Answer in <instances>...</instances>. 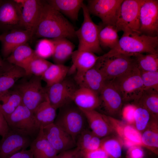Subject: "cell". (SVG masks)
Listing matches in <instances>:
<instances>
[{
  "mask_svg": "<svg viewBox=\"0 0 158 158\" xmlns=\"http://www.w3.org/2000/svg\"><path fill=\"white\" fill-rule=\"evenodd\" d=\"M75 31L63 15L46 1L43 2L35 35L39 37L51 39L65 38L72 40L76 37Z\"/></svg>",
  "mask_w": 158,
  "mask_h": 158,
  "instance_id": "cell-1",
  "label": "cell"
},
{
  "mask_svg": "<svg viewBox=\"0 0 158 158\" xmlns=\"http://www.w3.org/2000/svg\"><path fill=\"white\" fill-rule=\"evenodd\" d=\"M158 47L157 36L142 34L123 35L117 45L105 54L108 56L123 54L131 56L143 53L158 54Z\"/></svg>",
  "mask_w": 158,
  "mask_h": 158,
  "instance_id": "cell-2",
  "label": "cell"
},
{
  "mask_svg": "<svg viewBox=\"0 0 158 158\" xmlns=\"http://www.w3.org/2000/svg\"><path fill=\"white\" fill-rule=\"evenodd\" d=\"M136 66L133 56L123 54L108 56L105 54L99 56L94 66L107 82L123 75Z\"/></svg>",
  "mask_w": 158,
  "mask_h": 158,
  "instance_id": "cell-3",
  "label": "cell"
},
{
  "mask_svg": "<svg viewBox=\"0 0 158 158\" xmlns=\"http://www.w3.org/2000/svg\"><path fill=\"white\" fill-rule=\"evenodd\" d=\"M145 0H123L121 5L115 28L123 35L142 34L140 31V11Z\"/></svg>",
  "mask_w": 158,
  "mask_h": 158,
  "instance_id": "cell-4",
  "label": "cell"
},
{
  "mask_svg": "<svg viewBox=\"0 0 158 158\" xmlns=\"http://www.w3.org/2000/svg\"><path fill=\"white\" fill-rule=\"evenodd\" d=\"M70 102L60 108L54 123L71 135L76 141L85 128L87 120L83 111Z\"/></svg>",
  "mask_w": 158,
  "mask_h": 158,
  "instance_id": "cell-5",
  "label": "cell"
},
{
  "mask_svg": "<svg viewBox=\"0 0 158 158\" xmlns=\"http://www.w3.org/2000/svg\"><path fill=\"white\" fill-rule=\"evenodd\" d=\"M82 8L83 21L80 28L75 31L79 42L78 49L94 54L100 53L102 49L98 38L99 26L92 21L87 6L84 3Z\"/></svg>",
  "mask_w": 158,
  "mask_h": 158,
  "instance_id": "cell-6",
  "label": "cell"
},
{
  "mask_svg": "<svg viewBox=\"0 0 158 158\" xmlns=\"http://www.w3.org/2000/svg\"><path fill=\"white\" fill-rule=\"evenodd\" d=\"M9 129L34 139L38 134L40 126L33 112L22 103L11 114L4 117Z\"/></svg>",
  "mask_w": 158,
  "mask_h": 158,
  "instance_id": "cell-7",
  "label": "cell"
},
{
  "mask_svg": "<svg viewBox=\"0 0 158 158\" xmlns=\"http://www.w3.org/2000/svg\"><path fill=\"white\" fill-rule=\"evenodd\" d=\"M111 81L121 94L123 102L136 101L144 90L140 71L136 65Z\"/></svg>",
  "mask_w": 158,
  "mask_h": 158,
  "instance_id": "cell-8",
  "label": "cell"
},
{
  "mask_svg": "<svg viewBox=\"0 0 158 158\" xmlns=\"http://www.w3.org/2000/svg\"><path fill=\"white\" fill-rule=\"evenodd\" d=\"M41 77L35 76L29 81L17 85L15 89L21 96L22 103L33 112L47 99L46 88Z\"/></svg>",
  "mask_w": 158,
  "mask_h": 158,
  "instance_id": "cell-9",
  "label": "cell"
},
{
  "mask_svg": "<svg viewBox=\"0 0 158 158\" xmlns=\"http://www.w3.org/2000/svg\"><path fill=\"white\" fill-rule=\"evenodd\" d=\"M123 0H89L86 5L90 14L99 18L103 25L115 26Z\"/></svg>",
  "mask_w": 158,
  "mask_h": 158,
  "instance_id": "cell-10",
  "label": "cell"
},
{
  "mask_svg": "<svg viewBox=\"0 0 158 158\" xmlns=\"http://www.w3.org/2000/svg\"><path fill=\"white\" fill-rule=\"evenodd\" d=\"M78 88L73 79L66 78L45 88L47 98L50 104L57 109L72 102L73 96Z\"/></svg>",
  "mask_w": 158,
  "mask_h": 158,
  "instance_id": "cell-11",
  "label": "cell"
},
{
  "mask_svg": "<svg viewBox=\"0 0 158 158\" xmlns=\"http://www.w3.org/2000/svg\"><path fill=\"white\" fill-rule=\"evenodd\" d=\"M141 34L155 37L158 32V1L145 0L140 11Z\"/></svg>",
  "mask_w": 158,
  "mask_h": 158,
  "instance_id": "cell-12",
  "label": "cell"
},
{
  "mask_svg": "<svg viewBox=\"0 0 158 158\" xmlns=\"http://www.w3.org/2000/svg\"><path fill=\"white\" fill-rule=\"evenodd\" d=\"M2 138L0 140V158H8L21 150L26 149L34 139L10 129Z\"/></svg>",
  "mask_w": 158,
  "mask_h": 158,
  "instance_id": "cell-13",
  "label": "cell"
},
{
  "mask_svg": "<svg viewBox=\"0 0 158 158\" xmlns=\"http://www.w3.org/2000/svg\"><path fill=\"white\" fill-rule=\"evenodd\" d=\"M104 116L113 131L117 133L126 146L128 148L134 145L143 147L141 133L134 126L104 114Z\"/></svg>",
  "mask_w": 158,
  "mask_h": 158,
  "instance_id": "cell-14",
  "label": "cell"
},
{
  "mask_svg": "<svg viewBox=\"0 0 158 158\" xmlns=\"http://www.w3.org/2000/svg\"><path fill=\"white\" fill-rule=\"evenodd\" d=\"M41 127L44 136L58 153L76 147L75 139L54 123Z\"/></svg>",
  "mask_w": 158,
  "mask_h": 158,
  "instance_id": "cell-15",
  "label": "cell"
},
{
  "mask_svg": "<svg viewBox=\"0 0 158 158\" xmlns=\"http://www.w3.org/2000/svg\"><path fill=\"white\" fill-rule=\"evenodd\" d=\"M43 2L38 0H24L20 6L21 26L29 32L32 37L35 35Z\"/></svg>",
  "mask_w": 158,
  "mask_h": 158,
  "instance_id": "cell-16",
  "label": "cell"
},
{
  "mask_svg": "<svg viewBox=\"0 0 158 158\" xmlns=\"http://www.w3.org/2000/svg\"><path fill=\"white\" fill-rule=\"evenodd\" d=\"M99 96L101 105L102 104L104 109L109 115H115L121 111L123 99L111 81L106 83Z\"/></svg>",
  "mask_w": 158,
  "mask_h": 158,
  "instance_id": "cell-17",
  "label": "cell"
},
{
  "mask_svg": "<svg viewBox=\"0 0 158 158\" xmlns=\"http://www.w3.org/2000/svg\"><path fill=\"white\" fill-rule=\"evenodd\" d=\"M73 80L79 87L90 89L99 95L107 82L94 66L85 71L76 73Z\"/></svg>",
  "mask_w": 158,
  "mask_h": 158,
  "instance_id": "cell-18",
  "label": "cell"
},
{
  "mask_svg": "<svg viewBox=\"0 0 158 158\" xmlns=\"http://www.w3.org/2000/svg\"><path fill=\"white\" fill-rule=\"evenodd\" d=\"M32 37L26 30H14L0 36L3 55L7 57L16 48L27 42Z\"/></svg>",
  "mask_w": 158,
  "mask_h": 158,
  "instance_id": "cell-19",
  "label": "cell"
},
{
  "mask_svg": "<svg viewBox=\"0 0 158 158\" xmlns=\"http://www.w3.org/2000/svg\"><path fill=\"white\" fill-rule=\"evenodd\" d=\"M21 8L13 1H0V25L11 28L21 26Z\"/></svg>",
  "mask_w": 158,
  "mask_h": 158,
  "instance_id": "cell-20",
  "label": "cell"
},
{
  "mask_svg": "<svg viewBox=\"0 0 158 158\" xmlns=\"http://www.w3.org/2000/svg\"><path fill=\"white\" fill-rule=\"evenodd\" d=\"M72 101L81 110H95L101 105L99 95L90 89L79 87L75 92Z\"/></svg>",
  "mask_w": 158,
  "mask_h": 158,
  "instance_id": "cell-21",
  "label": "cell"
},
{
  "mask_svg": "<svg viewBox=\"0 0 158 158\" xmlns=\"http://www.w3.org/2000/svg\"><path fill=\"white\" fill-rule=\"evenodd\" d=\"M81 110L84 113L90 130L96 136L100 138L104 137L113 131L104 114L95 110Z\"/></svg>",
  "mask_w": 158,
  "mask_h": 158,
  "instance_id": "cell-22",
  "label": "cell"
},
{
  "mask_svg": "<svg viewBox=\"0 0 158 158\" xmlns=\"http://www.w3.org/2000/svg\"><path fill=\"white\" fill-rule=\"evenodd\" d=\"M10 64L5 65L0 71V97L10 90L19 79L26 76L22 68Z\"/></svg>",
  "mask_w": 158,
  "mask_h": 158,
  "instance_id": "cell-23",
  "label": "cell"
},
{
  "mask_svg": "<svg viewBox=\"0 0 158 158\" xmlns=\"http://www.w3.org/2000/svg\"><path fill=\"white\" fill-rule=\"evenodd\" d=\"M99 56L95 54L87 51L77 49L74 51L71 56L73 65L70 67V72L76 73L85 71L93 68Z\"/></svg>",
  "mask_w": 158,
  "mask_h": 158,
  "instance_id": "cell-24",
  "label": "cell"
},
{
  "mask_svg": "<svg viewBox=\"0 0 158 158\" xmlns=\"http://www.w3.org/2000/svg\"><path fill=\"white\" fill-rule=\"evenodd\" d=\"M30 147L33 158H54L58 154L44 136L41 127Z\"/></svg>",
  "mask_w": 158,
  "mask_h": 158,
  "instance_id": "cell-25",
  "label": "cell"
},
{
  "mask_svg": "<svg viewBox=\"0 0 158 158\" xmlns=\"http://www.w3.org/2000/svg\"><path fill=\"white\" fill-rule=\"evenodd\" d=\"M46 1L63 15L74 21L78 20L79 11L84 4L82 0H49Z\"/></svg>",
  "mask_w": 158,
  "mask_h": 158,
  "instance_id": "cell-26",
  "label": "cell"
},
{
  "mask_svg": "<svg viewBox=\"0 0 158 158\" xmlns=\"http://www.w3.org/2000/svg\"><path fill=\"white\" fill-rule=\"evenodd\" d=\"M54 45V54L52 56L55 63L62 64L66 62L74 51L75 45L69 40L65 38L52 39Z\"/></svg>",
  "mask_w": 158,
  "mask_h": 158,
  "instance_id": "cell-27",
  "label": "cell"
},
{
  "mask_svg": "<svg viewBox=\"0 0 158 158\" xmlns=\"http://www.w3.org/2000/svg\"><path fill=\"white\" fill-rule=\"evenodd\" d=\"M75 142L76 147L83 154L100 147L102 140L87 128L78 135Z\"/></svg>",
  "mask_w": 158,
  "mask_h": 158,
  "instance_id": "cell-28",
  "label": "cell"
},
{
  "mask_svg": "<svg viewBox=\"0 0 158 158\" xmlns=\"http://www.w3.org/2000/svg\"><path fill=\"white\" fill-rule=\"evenodd\" d=\"M57 109L50 103L47 98L33 111L35 118L40 127H44L54 123Z\"/></svg>",
  "mask_w": 158,
  "mask_h": 158,
  "instance_id": "cell-29",
  "label": "cell"
},
{
  "mask_svg": "<svg viewBox=\"0 0 158 158\" xmlns=\"http://www.w3.org/2000/svg\"><path fill=\"white\" fill-rule=\"evenodd\" d=\"M70 67L62 64L52 63L41 77L49 87L65 79L69 73Z\"/></svg>",
  "mask_w": 158,
  "mask_h": 158,
  "instance_id": "cell-30",
  "label": "cell"
},
{
  "mask_svg": "<svg viewBox=\"0 0 158 158\" xmlns=\"http://www.w3.org/2000/svg\"><path fill=\"white\" fill-rule=\"evenodd\" d=\"M157 119L151 120L147 126L141 133V141L143 147L158 153V126Z\"/></svg>",
  "mask_w": 158,
  "mask_h": 158,
  "instance_id": "cell-31",
  "label": "cell"
},
{
  "mask_svg": "<svg viewBox=\"0 0 158 158\" xmlns=\"http://www.w3.org/2000/svg\"><path fill=\"white\" fill-rule=\"evenodd\" d=\"M35 55L34 50L26 43L15 49L7 57V60L9 63L22 68Z\"/></svg>",
  "mask_w": 158,
  "mask_h": 158,
  "instance_id": "cell-32",
  "label": "cell"
},
{
  "mask_svg": "<svg viewBox=\"0 0 158 158\" xmlns=\"http://www.w3.org/2000/svg\"><path fill=\"white\" fill-rule=\"evenodd\" d=\"M22 103L19 93L15 90H10L0 97V110L5 117L12 114Z\"/></svg>",
  "mask_w": 158,
  "mask_h": 158,
  "instance_id": "cell-33",
  "label": "cell"
},
{
  "mask_svg": "<svg viewBox=\"0 0 158 158\" xmlns=\"http://www.w3.org/2000/svg\"><path fill=\"white\" fill-rule=\"evenodd\" d=\"M134 102L145 108L154 118L157 119L158 91L152 89L144 90L138 99Z\"/></svg>",
  "mask_w": 158,
  "mask_h": 158,
  "instance_id": "cell-34",
  "label": "cell"
},
{
  "mask_svg": "<svg viewBox=\"0 0 158 158\" xmlns=\"http://www.w3.org/2000/svg\"><path fill=\"white\" fill-rule=\"evenodd\" d=\"M118 32L113 26L103 25V27H99L98 38L100 46L110 49L115 48L119 40Z\"/></svg>",
  "mask_w": 158,
  "mask_h": 158,
  "instance_id": "cell-35",
  "label": "cell"
},
{
  "mask_svg": "<svg viewBox=\"0 0 158 158\" xmlns=\"http://www.w3.org/2000/svg\"><path fill=\"white\" fill-rule=\"evenodd\" d=\"M52 63L35 54L22 68L25 71L26 76L33 75L35 76L41 77Z\"/></svg>",
  "mask_w": 158,
  "mask_h": 158,
  "instance_id": "cell-36",
  "label": "cell"
},
{
  "mask_svg": "<svg viewBox=\"0 0 158 158\" xmlns=\"http://www.w3.org/2000/svg\"><path fill=\"white\" fill-rule=\"evenodd\" d=\"M133 56L136 66L140 70L158 71V54H135Z\"/></svg>",
  "mask_w": 158,
  "mask_h": 158,
  "instance_id": "cell-37",
  "label": "cell"
},
{
  "mask_svg": "<svg viewBox=\"0 0 158 158\" xmlns=\"http://www.w3.org/2000/svg\"><path fill=\"white\" fill-rule=\"evenodd\" d=\"M134 113V125L135 128L140 132H142L146 128L153 118L149 111L143 106L137 103Z\"/></svg>",
  "mask_w": 158,
  "mask_h": 158,
  "instance_id": "cell-38",
  "label": "cell"
},
{
  "mask_svg": "<svg viewBox=\"0 0 158 158\" xmlns=\"http://www.w3.org/2000/svg\"><path fill=\"white\" fill-rule=\"evenodd\" d=\"M54 49V43L52 40L45 38L38 42L34 51L37 56L46 59L52 57Z\"/></svg>",
  "mask_w": 158,
  "mask_h": 158,
  "instance_id": "cell-39",
  "label": "cell"
},
{
  "mask_svg": "<svg viewBox=\"0 0 158 158\" xmlns=\"http://www.w3.org/2000/svg\"><path fill=\"white\" fill-rule=\"evenodd\" d=\"M101 147L109 157L120 158L121 156L122 145L116 139L111 138L102 140Z\"/></svg>",
  "mask_w": 158,
  "mask_h": 158,
  "instance_id": "cell-40",
  "label": "cell"
},
{
  "mask_svg": "<svg viewBox=\"0 0 158 158\" xmlns=\"http://www.w3.org/2000/svg\"><path fill=\"white\" fill-rule=\"evenodd\" d=\"M140 71L144 90L152 89L158 91V71Z\"/></svg>",
  "mask_w": 158,
  "mask_h": 158,
  "instance_id": "cell-41",
  "label": "cell"
},
{
  "mask_svg": "<svg viewBox=\"0 0 158 158\" xmlns=\"http://www.w3.org/2000/svg\"><path fill=\"white\" fill-rule=\"evenodd\" d=\"M135 107L134 104H128L123 108L122 111V115L127 123L134 124V113Z\"/></svg>",
  "mask_w": 158,
  "mask_h": 158,
  "instance_id": "cell-42",
  "label": "cell"
},
{
  "mask_svg": "<svg viewBox=\"0 0 158 158\" xmlns=\"http://www.w3.org/2000/svg\"><path fill=\"white\" fill-rule=\"evenodd\" d=\"M54 158H84L82 152L76 147L58 153Z\"/></svg>",
  "mask_w": 158,
  "mask_h": 158,
  "instance_id": "cell-43",
  "label": "cell"
},
{
  "mask_svg": "<svg viewBox=\"0 0 158 158\" xmlns=\"http://www.w3.org/2000/svg\"><path fill=\"white\" fill-rule=\"evenodd\" d=\"M141 147L134 145L129 147L127 153L128 158H143L144 152Z\"/></svg>",
  "mask_w": 158,
  "mask_h": 158,
  "instance_id": "cell-44",
  "label": "cell"
},
{
  "mask_svg": "<svg viewBox=\"0 0 158 158\" xmlns=\"http://www.w3.org/2000/svg\"><path fill=\"white\" fill-rule=\"evenodd\" d=\"M84 158H109L106 152L101 147L83 154Z\"/></svg>",
  "mask_w": 158,
  "mask_h": 158,
  "instance_id": "cell-45",
  "label": "cell"
},
{
  "mask_svg": "<svg viewBox=\"0 0 158 158\" xmlns=\"http://www.w3.org/2000/svg\"><path fill=\"white\" fill-rule=\"evenodd\" d=\"M9 128L6 120L0 110V136L4 137L9 131Z\"/></svg>",
  "mask_w": 158,
  "mask_h": 158,
  "instance_id": "cell-46",
  "label": "cell"
},
{
  "mask_svg": "<svg viewBox=\"0 0 158 158\" xmlns=\"http://www.w3.org/2000/svg\"><path fill=\"white\" fill-rule=\"evenodd\" d=\"M8 158H33L31 150L24 149L21 150L12 155Z\"/></svg>",
  "mask_w": 158,
  "mask_h": 158,
  "instance_id": "cell-47",
  "label": "cell"
},
{
  "mask_svg": "<svg viewBox=\"0 0 158 158\" xmlns=\"http://www.w3.org/2000/svg\"><path fill=\"white\" fill-rule=\"evenodd\" d=\"M5 64L0 56V71L4 68Z\"/></svg>",
  "mask_w": 158,
  "mask_h": 158,
  "instance_id": "cell-48",
  "label": "cell"
}]
</instances>
